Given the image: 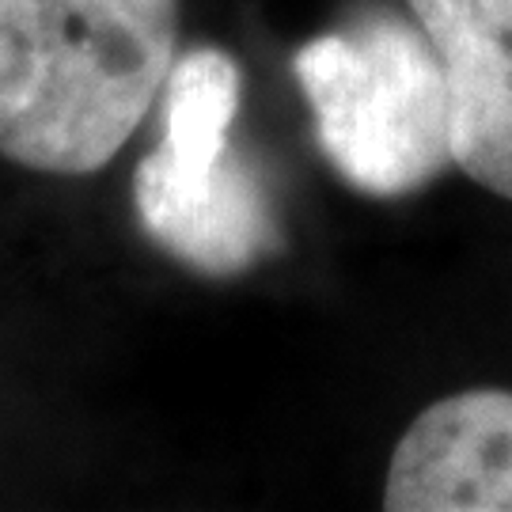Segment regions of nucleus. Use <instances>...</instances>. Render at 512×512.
<instances>
[{
  "instance_id": "f257e3e1",
  "label": "nucleus",
  "mask_w": 512,
  "mask_h": 512,
  "mask_svg": "<svg viewBox=\"0 0 512 512\" xmlns=\"http://www.w3.org/2000/svg\"><path fill=\"white\" fill-rule=\"evenodd\" d=\"M179 0H0V156L88 175L175 69Z\"/></svg>"
},
{
  "instance_id": "f03ea898",
  "label": "nucleus",
  "mask_w": 512,
  "mask_h": 512,
  "mask_svg": "<svg viewBox=\"0 0 512 512\" xmlns=\"http://www.w3.org/2000/svg\"><path fill=\"white\" fill-rule=\"evenodd\" d=\"M293 73L315 141L353 190L403 198L456 167L448 76L421 23L384 8L353 16L311 38Z\"/></svg>"
},
{
  "instance_id": "7ed1b4c3",
  "label": "nucleus",
  "mask_w": 512,
  "mask_h": 512,
  "mask_svg": "<svg viewBox=\"0 0 512 512\" xmlns=\"http://www.w3.org/2000/svg\"><path fill=\"white\" fill-rule=\"evenodd\" d=\"M243 76L224 50H190L164 84V137L133 171V209L171 258L236 277L277 251V213L258 171L232 148Z\"/></svg>"
},
{
  "instance_id": "20e7f679",
  "label": "nucleus",
  "mask_w": 512,
  "mask_h": 512,
  "mask_svg": "<svg viewBox=\"0 0 512 512\" xmlns=\"http://www.w3.org/2000/svg\"><path fill=\"white\" fill-rule=\"evenodd\" d=\"M391 512H512V391L478 387L425 406L387 467Z\"/></svg>"
},
{
  "instance_id": "39448f33",
  "label": "nucleus",
  "mask_w": 512,
  "mask_h": 512,
  "mask_svg": "<svg viewBox=\"0 0 512 512\" xmlns=\"http://www.w3.org/2000/svg\"><path fill=\"white\" fill-rule=\"evenodd\" d=\"M448 76L452 160L512 202V0H410Z\"/></svg>"
}]
</instances>
